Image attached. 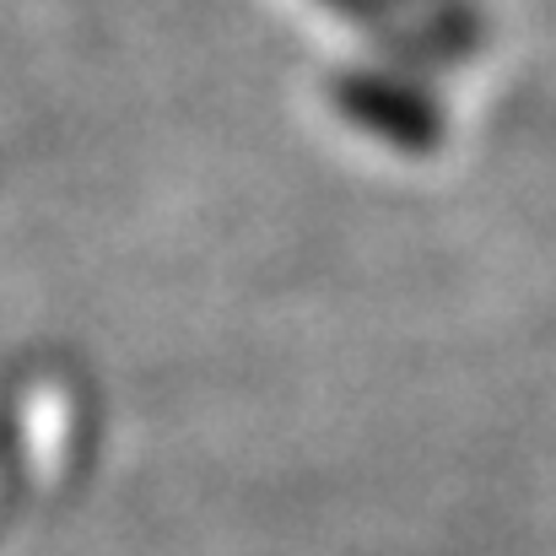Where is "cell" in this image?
I'll list each match as a JSON object with an SVG mask.
<instances>
[{
    "mask_svg": "<svg viewBox=\"0 0 556 556\" xmlns=\"http://www.w3.org/2000/svg\"><path fill=\"white\" fill-rule=\"evenodd\" d=\"M336 103L346 119H357L368 136L389 141V147H405V152H427L438 147V114L421 92L389 81V76H341L336 81Z\"/></svg>",
    "mask_w": 556,
    "mask_h": 556,
    "instance_id": "1",
    "label": "cell"
},
{
    "mask_svg": "<svg viewBox=\"0 0 556 556\" xmlns=\"http://www.w3.org/2000/svg\"><path fill=\"white\" fill-rule=\"evenodd\" d=\"M336 11H346V16H357V22H383V11L394 5V0H330Z\"/></svg>",
    "mask_w": 556,
    "mask_h": 556,
    "instance_id": "2",
    "label": "cell"
}]
</instances>
